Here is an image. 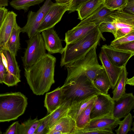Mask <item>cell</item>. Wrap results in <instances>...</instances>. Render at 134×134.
<instances>
[{
    "label": "cell",
    "instance_id": "cell-10",
    "mask_svg": "<svg viewBox=\"0 0 134 134\" xmlns=\"http://www.w3.org/2000/svg\"><path fill=\"white\" fill-rule=\"evenodd\" d=\"M2 56L6 63L7 73L3 83L9 87L13 86L20 82V70L15 57L6 49L2 51Z\"/></svg>",
    "mask_w": 134,
    "mask_h": 134
},
{
    "label": "cell",
    "instance_id": "cell-37",
    "mask_svg": "<svg viewBox=\"0 0 134 134\" xmlns=\"http://www.w3.org/2000/svg\"><path fill=\"white\" fill-rule=\"evenodd\" d=\"M134 31V28L125 27L118 29L114 35V39L116 40Z\"/></svg>",
    "mask_w": 134,
    "mask_h": 134
},
{
    "label": "cell",
    "instance_id": "cell-13",
    "mask_svg": "<svg viewBox=\"0 0 134 134\" xmlns=\"http://www.w3.org/2000/svg\"><path fill=\"white\" fill-rule=\"evenodd\" d=\"M134 108V96L132 93H125L114 101L113 116L119 119L127 116Z\"/></svg>",
    "mask_w": 134,
    "mask_h": 134
},
{
    "label": "cell",
    "instance_id": "cell-8",
    "mask_svg": "<svg viewBox=\"0 0 134 134\" xmlns=\"http://www.w3.org/2000/svg\"><path fill=\"white\" fill-rule=\"evenodd\" d=\"M70 3H54L40 24L38 29V33H41L45 30L53 28L58 23L65 13L68 11Z\"/></svg>",
    "mask_w": 134,
    "mask_h": 134
},
{
    "label": "cell",
    "instance_id": "cell-22",
    "mask_svg": "<svg viewBox=\"0 0 134 134\" xmlns=\"http://www.w3.org/2000/svg\"><path fill=\"white\" fill-rule=\"evenodd\" d=\"M97 95H93L81 100L71 102L68 115L76 122L78 116L88 105L94 101Z\"/></svg>",
    "mask_w": 134,
    "mask_h": 134
},
{
    "label": "cell",
    "instance_id": "cell-29",
    "mask_svg": "<svg viewBox=\"0 0 134 134\" xmlns=\"http://www.w3.org/2000/svg\"><path fill=\"white\" fill-rule=\"evenodd\" d=\"M93 102L88 105L77 118L76 121V129H84L89 125L91 120L90 115Z\"/></svg>",
    "mask_w": 134,
    "mask_h": 134
},
{
    "label": "cell",
    "instance_id": "cell-9",
    "mask_svg": "<svg viewBox=\"0 0 134 134\" xmlns=\"http://www.w3.org/2000/svg\"><path fill=\"white\" fill-rule=\"evenodd\" d=\"M114 101L109 94L103 93L97 95L93 103L91 120L106 116H113Z\"/></svg>",
    "mask_w": 134,
    "mask_h": 134
},
{
    "label": "cell",
    "instance_id": "cell-26",
    "mask_svg": "<svg viewBox=\"0 0 134 134\" xmlns=\"http://www.w3.org/2000/svg\"><path fill=\"white\" fill-rule=\"evenodd\" d=\"M128 74L126 66L123 67L119 77L112 92L113 96L112 98L114 101L118 100L126 93V81Z\"/></svg>",
    "mask_w": 134,
    "mask_h": 134
},
{
    "label": "cell",
    "instance_id": "cell-46",
    "mask_svg": "<svg viewBox=\"0 0 134 134\" xmlns=\"http://www.w3.org/2000/svg\"><path fill=\"white\" fill-rule=\"evenodd\" d=\"M56 3L59 4H64L70 3L72 0H55Z\"/></svg>",
    "mask_w": 134,
    "mask_h": 134
},
{
    "label": "cell",
    "instance_id": "cell-43",
    "mask_svg": "<svg viewBox=\"0 0 134 134\" xmlns=\"http://www.w3.org/2000/svg\"><path fill=\"white\" fill-rule=\"evenodd\" d=\"M8 12V9L5 7H0V28Z\"/></svg>",
    "mask_w": 134,
    "mask_h": 134
},
{
    "label": "cell",
    "instance_id": "cell-3",
    "mask_svg": "<svg viewBox=\"0 0 134 134\" xmlns=\"http://www.w3.org/2000/svg\"><path fill=\"white\" fill-rule=\"evenodd\" d=\"M101 39L105 40L98 26L77 41L66 44L61 54L60 66H64L82 58Z\"/></svg>",
    "mask_w": 134,
    "mask_h": 134
},
{
    "label": "cell",
    "instance_id": "cell-40",
    "mask_svg": "<svg viewBox=\"0 0 134 134\" xmlns=\"http://www.w3.org/2000/svg\"><path fill=\"white\" fill-rule=\"evenodd\" d=\"M113 47L122 50L134 51V41L119 44Z\"/></svg>",
    "mask_w": 134,
    "mask_h": 134
},
{
    "label": "cell",
    "instance_id": "cell-27",
    "mask_svg": "<svg viewBox=\"0 0 134 134\" xmlns=\"http://www.w3.org/2000/svg\"><path fill=\"white\" fill-rule=\"evenodd\" d=\"M93 83L98 90L104 94H108L111 88L110 81L104 70L97 76Z\"/></svg>",
    "mask_w": 134,
    "mask_h": 134
},
{
    "label": "cell",
    "instance_id": "cell-33",
    "mask_svg": "<svg viewBox=\"0 0 134 134\" xmlns=\"http://www.w3.org/2000/svg\"><path fill=\"white\" fill-rule=\"evenodd\" d=\"M114 133L113 130L109 129H76L74 134H112Z\"/></svg>",
    "mask_w": 134,
    "mask_h": 134
},
{
    "label": "cell",
    "instance_id": "cell-41",
    "mask_svg": "<svg viewBox=\"0 0 134 134\" xmlns=\"http://www.w3.org/2000/svg\"><path fill=\"white\" fill-rule=\"evenodd\" d=\"M20 123L18 121L13 123L4 133L5 134H18V129Z\"/></svg>",
    "mask_w": 134,
    "mask_h": 134
},
{
    "label": "cell",
    "instance_id": "cell-12",
    "mask_svg": "<svg viewBox=\"0 0 134 134\" xmlns=\"http://www.w3.org/2000/svg\"><path fill=\"white\" fill-rule=\"evenodd\" d=\"M41 33L46 49L48 54H61L63 53L64 48L62 46V40L53 28L43 30Z\"/></svg>",
    "mask_w": 134,
    "mask_h": 134
},
{
    "label": "cell",
    "instance_id": "cell-42",
    "mask_svg": "<svg viewBox=\"0 0 134 134\" xmlns=\"http://www.w3.org/2000/svg\"><path fill=\"white\" fill-rule=\"evenodd\" d=\"M122 11L134 14V0H127V4Z\"/></svg>",
    "mask_w": 134,
    "mask_h": 134
},
{
    "label": "cell",
    "instance_id": "cell-45",
    "mask_svg": "<svg viewBox=\"0 0 134 134\" xmlns=\"http://www.w3.org/2000/svg\"><path fill=\"white\" fill-rule=\"evenodd\" d=\"M8 0H0V7H5L8 5Z\"/></svg>",
    "mask_w": 134,
    "mask_h": 134
},
{
    "label": "cell",
    "instance_id": "cell-15",
    "mask_svg": "<svg viewBox=\"0 0 134 134\" xmlns=\"http://www.w3.org/2000/svg\"><path fill=\"white\" fill-rule=\"evenodd\" d=\"M99 57L101 65L110 81V88L113 90L119 77L123 67L116 66L113 64L102 49H101Z\"/></svg>",
    "mask_w": 134,
    "mask_h": 134
},
{
    "label": "cell",
    "instance_id": "cell-34",
    "mask_svg": "<svg viewBox=\"0 0 134 134\" xmlns=\"http://www.w3.org/2000/svg\"><path fill=\"white\" fill-rule=\"evenodd\" d=\"M98 27L101 33L108 32L112 33L113 35L115 34L117 30L113 21L102 23L99 25Z\"/></svg>",
    "mask_w": 134,
    "mask_h": 134
},
{
    "label": "cell",
    "instance_id": "cell-2",
    "mask_svg": "<svg viewBox=\"0 0 134 134\" xmlns=\"http://www.w3.org/2000/svg\"><path fill=\"white\" fill-rule=\"evenodd\" d=\"M60 87L62 103L68 101L71 103L102 93L95 87L85 74L76 77L67 76Z\"/></svg>",
    "mask_w": 134,
    "mask_h": 134
},
{
    "label": "cell",
    "instance_id": "cell-28",
    "mask_svg": "<svg viewBox=\"0 0 134 134\" xmlns=\"http://www.w3.org/2000/svg\"><path fill=\"white\" fill-rule=\"evenodd\" d=\"M40 121L37 117L33 119L30 118L19 125L18 134H35Z\"/></svg>",
    "mask_w": 134,
    "mask_h": 134
},
{
    "label": "cell",
    "instance_id": "cell-1",
    "mask_svg": "<svg viewBox=\"0 0 134 134\" xmlns=\"http://www.w3.org/2000/svg\"><path fill=\"white\" fill-rule=\"evenodd\" d=\"M56 58L48 53L29 67L24 68V76L33 93L43 95L55 83Z\"/></svg>",
    "mask_w": 134,
    "mask_h": 134
},
{
    "label": "cell",
    "instance_id": "cell-47",
    "mask_svg": "<svg viewBox=\"0 0 134 134\" xmlns=\"http://www.w3.org/2000/svg\"><path fill=\"white\" fill-rule=\"evenodd\" d=\"M2 133L0 131V134H1Z\"/></svg>",
    "mask_w": 134,
    "mask_h": 134
},
{
    "label": "cell",
    "instance_id": "cell-7",
    "mask_svg": "<svg viewBox=\"0 0 134 134\" xmlns=\"http://www.w3.org/2000/svg\"><path fill=\"white\" fill-rule=\"evenodd\" d=\"M51 0H46L36 12L29 11L26 25L21 28V32L26 33L29 38L39 34L38 29L47 12L54 4Z\"/></svg>",
    "mask_w": 134,
    "mask_h": 134
},
{
    "label": "cell",
    "instance_id": "cell-35",
    "mask_svg": "<svg viewBox=\"0 0 134 134\" xmlns=\"http://www.w3.org/2000/svg\"><path fill=\"white\" fill-rule=\"evenodd\" d=\"M134 41V31L116 40H114L110 45L113 47L116 45L130 42Z\"/></svg>",
    "mask_w": 134,
    "mask_h": 134
},
{
    "label": "cell",
    "instance_id": "cell-5",
    "mask_svg": "<svg viewBox=\"0 0 134 134\" xmlns=\"http://www.w3.org/2000/svg\"><path fill=\"white\" fill-rule=\"evenodd\" d=\"M27 99L20 92L0 94V122L15 120L24 113Z\"/></svg>",
    "mask_w": 134,
    "mask_h": 134
},
{
    "label": "cell",
    "instance_id": "cell-25",
    "mask_svg": "<svg viewBox=\"0 0 134 134\" xmlns=\"http://www.w3.org/2000/svg\"><path fill=\"white\" fill-rule=\"evenodd\" d=\"M21 28L17 23L8 39L6 48L15 57L20 48L19 36Z\"/></svg>",
    "mask_w": 134,
    "mask_h": 134
},
{
    "label": "cell",
    "instance_id": "cell-19",
    "mask_svg": "<svg viewBox=\"0 0 134 134\" xmlns=\"http://www.w3.org/2000/svg\"><path fill=\"white\" fill-rule=\"evenodd\" d=\"M120 120L113 116H106L91 120L86 129H109L113 130Z\"/></svg>",
    "mask_w": 134,
    "mask_h": 134
},
{
    "label": "cell",
    "instance_id": "cell-17",
    "mask_svg": "<svg viewBox=\"0 0 134 134\" xmlns=\"http://www.w3.org/2000/svg\"><path fill=\"white\" fill-rule=\"evenodd\" d=\"M114 11L106 7L103 3L91 15L79 23H93L98 26L102 23L112 21L110 15Z\"/></svg>",
    "mask_w": 134,
    "mask_h": 134
},
{
    "label": "cell",
    "instance_id": "cell-32",
    "mask_svg": "<svg viewBox=\"0 0 134 134\" xmlns=\"http://www.w3.org/2000/svg\"><path fill=\"white\" fill-rule=\"evenodd\" d=\"M127 0H104L103 3L108 8L114 11H122L126 5Z\"/></svg>",
    "mask_w": 134,
    "mask_h": 134
},
{
    "label": "cell",
    "instance_id": "cell-39",
    "mask_svg": "<svg viewBox=\"0 0 134 134\" xmlns=\"http://www.w3.org/2000/svg\"><path fill=\"white\" fill-rule=\"evenodd\" d=\"M2 51H0V83H3L4 77L7 72L6 67L4 62Z\"/></svg>",
    "mask_w": 134,
    "mask_h": 134
},
{
    "label": "cell",
    "instance_id": "cell-36",
    "mask_svg": "<svg viewBox=\"0 0 134 134\" xmlns=\"http://www.w3.org/2000/svg\"><path fill=\"white\" fill-rule=\"evenodd\" d=\"M49 114L42 118L40 119L38 127L35 134H47L48 131L47 129Z\"/></svg>",
    "mask_w": 134,
    "mask_h": 134
},
{
    "label": "cell",
    "instance_id": "cell-23",
    "mask_svg": "<svg viewBox=\"0 0 134 134\" xmlns=\"http://www.w3.org/2000/svg\"><path fill=\"white\" fill-rule=\"evenodd\" d=\"M70 104V103L69 101L64 102L53 111L48 114L49 116L47 127L48 132L59 120L64 116L68 115Z\"/></svg>",
    "mask_w": 134,
    "mask_h": 134
},
{
    "label": "cell",
    "instance_id": "cell-6",
    "mask_svg": "<svg viewBox=\"0 0 134 134\" xmlns=\"http://www.w3.org/2000/svg\"><path fill=\"white\" fill-rule=\"evenodd\" d=\"M27 46L21 59L24 68L31 66L47 54L41 33L26 41Z\"/></svg>",
    "mask_w": 134,
    "mask_h": 134
},
{
    "label": "cell",
    "instance_id": "cell-31",
    "mask_svg": "<svg viewBox=\"0 0 134 134\" xmlns=\"http://www.w3.org/2000/svg\"><path fill=\"white\" fill-rule=\"evenodd\" d=\"M133 116L130 113L124 118L122 121L120 120L118 128L115 130L117 134H127L131 131V126L133 124Z\"/></svg>",
    "mask_w": 134,
    "mask_h": 134
},
{
    "label": "cell",
    "instance_id": "cell-16",
    "mask_svg": "<svg viewBox=\"0 0 134 134\" xmlns=\"http://www.w3.org/2000/svg\"><path fill=\"white\" fill-rule=\"evenodd\" d=\"M98 26L93 23H79L65 33L64 41L66 44L77 41L92 32Z\"/></svg>",
    "mask_w": 134,
    "mask_h": 134
},
{
    "label": "cell",
    "instance_id": "cell-11",
    "mask_svg": "<svg viewBox=\"0 0 134 134\" xmlns=\"http://www.w3.org/2000/svg\"><path fill=\"white\" fill-rule=\"evenodd\" d=\"M112 63L123 67L126 66L129 59L134 55V51L120 49L105 44L101 47Z\"/></svg>",
    "mask_w": 134,
    "mask_h": 134
},
{
    "label": "cell",
    "instance_id": "cell-44",
    "mask_svg": "<svg viewBox=\"0 0 134 134\" xmlns=\"http://www.w3.org/2000/svg\"><path fill=\"white\" fill-rule=\"evenodd\" d=\"M126 84H128L129 85L133 86L134 85V76L128 79L127 78L126 79Z\"/></svg>",
    "mask_w": 134,
    "mask_h": 134
},
{
    "label": "cell",
    "instance_id": "cell-14",
    "mask_svg": "<svg viewBox=\"0 0 134 134\" xmlns=\"http://www.w3.org/2000/svg\"><path fill=\"white\" fill-rule=\"evenodd\" d=\"M16 14L13 11H8L0 28V51L6 48L7 43L17 23Z\"/></svg>",
    "mask_w": 134,
    "mask_h": 134
},
{
    "label": "cell",
    "instance_id": "cell-21",
    "mask_svg": "<svg viewBox=\"0 0 134 134\" xmlns=\"http://www.w3.org/2000/svg\"><path fill=\"white\" fill-rule=\"evenodd\" d=\"M61 87H58L52 92L46 93L44 101V106L48 114L58 108L62 103Z\"/></svg>",
    "mask_w": 134,
    "mask_h": 134
},
{
    "label": "cell",
    "instance_id": "cell-4",
    "mask_svg": "<svg viewBox=\"0 0 134 134\" xmlns=\"http://www.w3.org/2000/svg\"><path fill=\"white\" fill-rule=\"evenodd\" d=\"M99 43L95 44L82 58L64 66L67 70V76L76 77L85 74L94 86V79L104 70L98 60L96 50Z\"/></svg>",
    "mask_w": 134,
    "mask_h": 134
},
{
    "label": "cell",
    "instance_id": "cell-24",
    "mask_svg": "<svg viewBox=\"0 0 134 134\" xmlns=\"http://www.w3.org/2000/svg\"><path fill=\"white\" fill-rule=\"evenodd\" d=\"M103 0H89L81 4L76 11L78 19L82 20L90 15L102 3Z\"/></svg>",
    "mask_w": 134,
    "mask_h": 134
},
{
    "label": "cell",
    "instance_id": "cell-18",
    "mask_svg": "<svg viewBox=\"0 0 134 134\" xmlns=\"http://www.w3.org/2000/svg\"><path fill=\"white\" fill-rule=\"evenodd\" d=\"M76 129L75 121L67 115L59 120L47 134H74Z\"/></svg>",
    "mask_w": 134,
    "mask_h": 134
},
{
    "label": "cell",
    "instance_id": "cell-30",
    "mask_svg": "<svg viewBox=\"0 0 134 134\" xmlns=\"http://www.w3.org/2000/svg\"><path fill=\"white\" fill-rule=\"evenodd\" d=\"M44 0H13L9 3L14 9L20 10H23L25 13L32 6L38 5Z\"/></svg>",
    "mask_w": 134,
    "mask_h": 134
},
{
    "label": "cell",
    "instance_id": "cell-48",
    "mask_svg": "<svg viewBox=\"0 0 134 134\" xmlns=\"http://www.w3.org/2000/svg\"><path fill=\"white\" fill-rule=\"evenodd\" d=\"M104 0H103V1H104Z\"/></svg>",
    "mask_w": 134,
    "mask_h": 134
},
{
    "label": "cell",
    "instance_id": "cell-20",
    "mask_svg": "<svg viewBox=\"0 0 134 134\" xmlns=\"http://www.w3.org/2000/svg\"><path fill=\"white\" fill-rule=\"evenodd\" d=\"M118 29L125 27L134 28V14L123 11H114L110 15Z\"/></svg>",
    "mask_w": 134,
    "mask_h": 134
},
{
    "label": "cell",
    "instance_id": "cell-38",
    "mask_svg": "<svg viewBox=\"0 0 134 134\" xmlns=\"http://www.w3.org/2000/svg\"><path fill=\"white\" fill-rule=\"evenodd\" d=\"M89 0H72L70 3L68 11L70 13L76 11L78 8L82 4Z\"/></svg>",
    "mask_w": 134,
    "mask_h": 134
}]
</instances>
